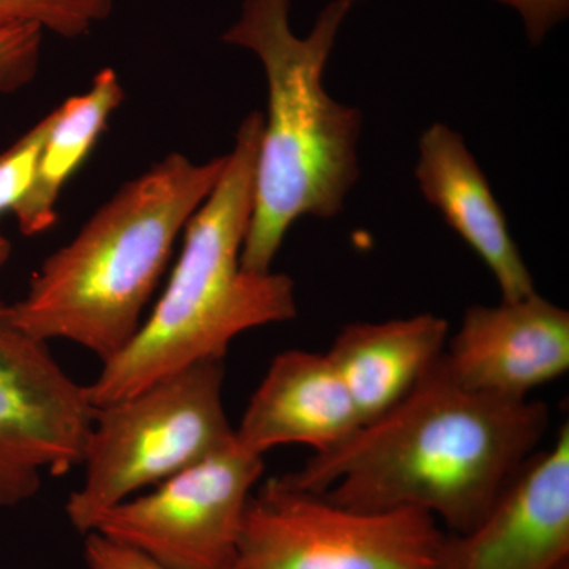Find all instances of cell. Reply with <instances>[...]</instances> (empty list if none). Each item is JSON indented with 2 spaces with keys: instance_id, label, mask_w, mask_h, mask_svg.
<instances>
[{
  "instance_id": "cell-17",
  "label": "cell",
  "mask_w": 569,
  "mask_h": 569,
  "mask_svg": "<svg viewBox=\"0 0 569 569\" xmlns=\"http://www.w3.org/2000/svg\"><path fill=\"white\" fill-rule=\"evenodd\" d=\"M43 33L37 26L0 31V96L20 91L37 77Z\"/></svg>"
},
{
  "instance_id": "cell-11",
  "label": "cell",
  "mask_w": 569,
  "mask_h": 569,
  "mask_svg": "<svg viewBox=\"0 0 569 569\" xmlns=\"http://www.w3.org/2000/svg\"><path fill=\"white\" fill-rule=\"evenodd\" d=\"M418 151L415 178L422 197L488 266L501 301L537 293L503 209L462 134L445 123H432L419 138Z\"/></svg>"
},
{
  "instance_id": "cell-19",
  "label": "cell",
  "mask_w": 569,
  "mask_h": 569,
  "mask_svg": "<svg viewBox=\"0 0 569 569\" xmlns=\"http://www.w3.org/2000/svg\"><path fill=\"white\" fill-rule=\"evenodd\" d=\"M519 13L527 39L533 47L545 41L569 14V0H496Z\"/></svg>"
},
{
  "instance_id": "cell-4",
  "label": "cell",
  "mask_w": 569,
  "mask_h": 569,
  "mask_svg": "<svg viewBox=\"0 0 569 569\" xmlns=\"http://www.w3.org/2000/svg\"><path fill=\"white\" fill-rule=\"evenodd\" d=\"M227 156L173 152L123 183L73 239L44 258L11 305L28 335L67 340L107 362L142 323L176 241L222 174Z\"/></svg>"
},
{
  "instance_id": "cell-7",
  "label": "cell",
  "mask_w": 569,
  "mask_h": 569,
  "mask_svg": "<svg viewBox=\"0 0 569 569\" xmlns=\"http://www.w3.org/2000/svg\"><path fill=\"white\" fill-rule=\"evenodd\" d=\"M96 413L88 387L0 301V511L32 500L44 475L81 466Z\"/></svg>"
},
{
  "instance_id": "cell-8",
  "label": "cell",
  "mask_w": 569,
  "mask_h": 569,
  "mask_svg": "<svg viewBox=\"0 0 569 569\" xmlns=\"http://www.w3.org/2000/svg\"><path fill=\"white\" fill-rule=\"evenodd\" d=\"M263 471V456L234 437L211 458L108 509L93 531L171 568L227 569Z\"/></svg>"
},
{
  "instance_id": "cell-18",
  "label": "cell",
  "mask_w": 569,
  "mask_h": 569,
  "mask_svg": "<svg viewBox=\"0 0 569 569\" xmlns=\"http://www.w3.org/2000/svg\"><path fill=\"white\" fill-rule=\"evenodd\" d=\"M84 561L88 569H176L99 531L84 535Z\"/></svg>"
},
{
  "instance_id": "cell-16",
  "label": "cell",
  "mask_w": 569,
  "mask_h": 569,
  "mask_svg": "<svg viewBox=\"0 0 569 569\" xmlns=\"http://www.w3.org/2000/svg\"><path fill=\"white\" fill-rule=\"evenodd\" d=\"M50 126L51 112L0 152V217L13 213L31 190Z\"/></svg>"
},
{
  "instance_id": "cell-10",
  "label": "cell",
  "mask_w": 569,
  "mask_h": 569,
  "mask_svg": "<svg viewBox=\"0 0 569 569\" xmlns=\"http://www.w3.org/2000/svg\"><path fill=\"white\" fill-rule=\"evenodd\" d=\"M443 359L468 389L529 399L531 389L568 372V310L538 291L519 301L470 306L449 337Z\"/></svg>"
},
{
  "instance_id": "cell-12",
  "label": "cell",
  "mask_w": 569,
  "mask_h": 569,
  "mask_svg": "<svg viewBox=\"0 0 569 569\" xmlns=\"http://www.w3.org/2000/svg\"><path fill=\"white\" fill-rule=\"evenodd\" d=\"M361 426L328 355L288 350L272 359L234 437L239 447L264 458L266 452L284 445L328 451Z\"/></svg>"
},
{
  "instance_id": "cell-15",
  "label": "cell",
  "mask_w": 569,
  "mask_h": 569,
  "mask_svg": "<svg viewBox=\"0 0 569 569\" xmlns=\"http://www.w3.org/2000/svg\"><path fill=\"white\" fill-rule=\"evenodd\" d=\"M112 0H0V31L37 26L62 39H81L112 13Z\"/></svg>"
},
{
  "instance_id": "cell-1",
  "label": "cell",
  "mask_w": 569,
  "mask_h": 569,
  "mask_svg": "<svg viewBox=\"0 0 569 569\" xmlns=\"http://www.w3.org/2000/svg\"><path fill=\"white\" fill-rule=\"evenodd\" d=\"M549 422L545 402L463 387L441 355L391 410L283 479L340 507L417 509L463 533L535 455Z\"/></svg>"
},
{
  "instance_id": "cell-21",
  "label": "cell",
  "mask_w": 569,
  "mask_h": 569,
  "mask_svg": "<svg viewBox=\"0 0 569 569\" xmlns=\"http://www.w3.org/2000/svg\"><path fill=\"white\" fill-rule=\"evenodd\" d=\"M560 569H569V567H568V565H567V567H563V568H560Z\"/></svg>"
},
{
  "instance_id": "cell-20",
  "label": "cell",
  "mask_w": 569,
  "mask_h": 569,
  "mask_svg": "<svg viewBox=\"0 0 569 569\" xmlns=\"http://www.w3.org/2000/svg\"><path fill=\"white\" fill-rule=\"evenodd\" d=\"M11 254V244L9 239L0 233V271L6 268L7 261H9Z\"/></svg>"
},
{
  "instance_id": "cell-13",
  "label": "cell",
  "mask_w": 569,
  "mask_h": 569,
  "mask_svg": "<svg viewBox=\"0 0 569 569\" xmlns=\"http://www.w3.org/2000/svg\"><path fill=\"white\" fill-rule=\"evenodd\" d=\"M445 318H408L346 326L326 351L353 400L362 426L397 406L445 353Z\"/></svg>"
},
{
  "instance_id": "cell-6",
  "label": "cell",
  "mask_w": 569,
  "mask_h": 569,
  "mask_svg": "<svg viewBox=\"0 0 569 569\" xmlns=\"http://www.w3.org/2000/svg\"><path fill=\"white\" fill-rule=\"evenodd\" d=\"M443 539L427 512L358 511L271 478L250 497L227 569H440Z\"/></svg>"
},
{
  "instance_id": "cell-5",
  "label": "cell",
  "mask_w": 569,
  "mask_h": 569,
  "mask_svg": "<svg viewBox=\"0 0 569 569\" xmlns=\"http://www.w3.org/2000/svg\"><path fill=\"white\" fill-rule=\"evenodd\" d=\"M223 385V359H209L97 408L84 479L63 508L70 526L84 537L108 509L230 447Z\"/></svg>"
},
{
  "instance_id": "cell-14",
  "label": "cell",
  "mask_w": 569,
  "mask_h": 569,
  "mask_svg": "<svg viewBox=\"0 0 569 569\" xmlns=\"http://www.w3.org/2000/svg\"><path fill=\"white\" fill-rule=\"evenodd\" d=\"M123 97L119 74L103 69L93 77L88 91L70 97L51 111L36 181L13 211L22 234L47 233L58 223L62 190L91 156Z\"/></svg>"
},
{
  "instance_id": "cell-3",
  "label": "cell",
  "mask_w": 569,
  "mask_h": 569,
  "mask_svg": "<svg viewBox=\"0 0 569 569\" xmlns=\"http://www.w3.org/2000/svg\"><path fill=\"white\" fill-rule=\"evenodd\" d=\"M261 130L263 112H250L239 126L219 181L183 228L181 254L151 316L89 385L93 407L137 395L194 362L224 359L242 332L298 316L290 276L241 264Z\"/></svg>"
},
{
  "instance_id": "cell-9",
  "label": "cell",
  "mask_w": 569,
  "mask_h": 569,
  "mask_svg": "<svg viewBox=\"0 0 569 569\" xmlns=\"http://www.w3.org/2000/svg\"><path fill=\"white\" fill-rule=\"evenodd\" d=\"M569 559V426L533 455L473 529L445 535L440 569H560Z\"/></svg>"
},
{
  "instance_id": "cell-2",
  "label": "cell",
  "mask_w": 569,
  "mask_h": 569,
  "mask_svg": "<svg viewBox=\"0 0 569 569\" xmlns=\"http://www.w3.org/2000/svg\"><path fill=\"white\" fill-rule=\"evenodd\" d=\"M362 0H331L312 31L291 29V0H244L223 43L252 51L264 69L263 114L253 211L242 247L246 271L271 272L288 231L302 217L332 219L358 182L362 112L337 102L325 70L340 28Z\"/></svg>"
}]
</instances>
